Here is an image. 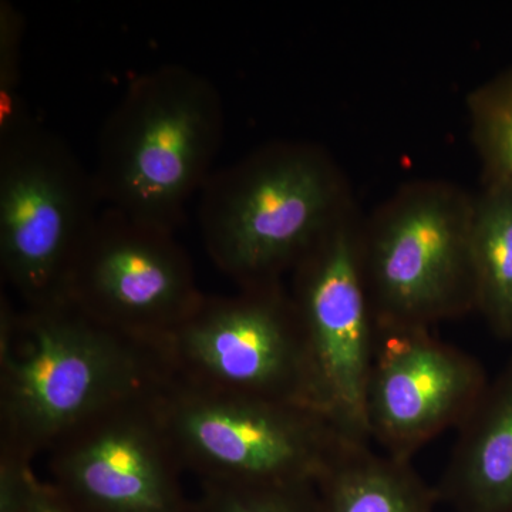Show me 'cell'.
I'll return each mask as SVG.
<instances>
[{"instance_id": "cell-12", "label": "cell", "mask_w": 512, "mask_h": 512, "mask_svg": "<svg viewBox=\"0 0 512 512\" xmlns=\"http://www.w3.org/2000/svg\"><path fill=\"white\" fill-rule=\"evenodd\" d=\"M457 429L437 497L456 512H512V359Z\"/></svg>"}, {"instance_id": "cell-13", "label": "cell", "mask_w": 512, "mask_h": 512, "mask_svg": "<svg viewBox=\"0 0 512 512\" xmlns=\"http://www.w3.org/2000/svg\"><path fill=\"white\" fill-rule=\"evenodd\" d=\"M325 512H433L439 500L410 466L352 440L318 481Z\"/></svg>"}, {"instance_id": "cell-7", "label": "cell", "mask_w": 512, "mask_h": 512, "mask_svg": "<svg viewBox=\"0 0 512 512\" xmlns=\"http://www.w3.org/2000/svg\"><path fill=\"white\" fill-rule=\"evenodd\" d=\"M100 204L93 171L37 121L0 140V266L23 306L63 301Z\"/></svg>"}, {"instance_id": "cell-17", "label": "cell", "mask_w": 512, "mask_h": 512, "mask_svg": "<svg viewBox=\"0 0 512 512\" xmlns=\"http://www.w3.org/2000/svg\"><path fill=\"white\" fill-rule=\"evenodd\" d=\"M25 19L18 9L0 3V140L33 123L20 96V56Z\"/></svg>"}, {"instance_id": "cell-10", "label": "cell", "mask_w": 512, "mask_h": 512, "mask_svg": "<svg viewBox=\"0 0 512 512\" xmlns=\"http://www.w3.org/2000/svg\"><path fill=\"white\" fill-rule=\"evenodd\" d=\"M359 234L352 212L295 266L289 292L330 419L350 439L369 443L365 399L375 350V319L360 266Z\"/></svg>"}, {"instance_id": "cell-15", "label": "cell", "mask_w": 512, "mask_h": 512, "mask_svg": "<svg viewBox=\"0 0 512 512\" xmlns=\"http://www.w3.org/2000/svg\"><path fill=\"white\" fill-rule=\"evenodd\" d=\"M467 110L483 181L512 178V66L468 94Z\"/></svg>"}, {"instance_id": "cell-6", "label": "cell", "mask_w": 512, "mask_h": 512, "mask_svg": "<svg viewBox=\"0 0 512 512\" xmlns=\"http://www.w3.org/2000/svg\"><path fill=\"white\" fill-rule=\"evenodd\" d=\"M154 406L184 471L200 483L318 484L353 440L318 410L170 382Z\"/></svg>"}, {"instance_id": "cell-18", "label": "cell", "mask_w": 512, "mask_h": 512, "mask_svg": "<svg viewBox=\"0 0 512 512\" xmlns=\"http://www.w3.org/2000/svg\"><path fill=\"white\" fill-rule=\"evenodd\" d=\"M0 512H74L50 481L33 466L0 458Z\"/></svg>"}, {"instance_id": "cell-9", "label": "cell", "mask_w": 512, "mask_h": 512, "mask_svg": "<svg viewBox=\"0 0 512 512\" xmlns=\"http://www.w3.org/2000/svg\"><path fill=\"white\" fill-rule=\"evenodd\" d=\"M156 392L93 414L47 451L50 483L74 512H197L154 406Z\"/></svg>"}, {"instance_id": "cell-3", "label": "cell", "mask_w": 512, "mask_h": 512, "mask_svg": "<svg viewBox=\"0 0 512 512\" xmlns=\"http://www.w3.org/2000/svg\"><path fill=\"white\" fill-rule=\"evenodd\" d=\"M224 126L208 77L183 64L140 74L100 130L93 178L101 204L175 232L214 174Z\"/></svg>"}, {"instance_id": "cell-2", "label": "cell", "mask_w": 512, "mask_h": 512, "mask_svg": "<svg viewBox=\"0 0 512 512\" xmlns=\"http://www.w3.org/2000/svg\"><path fill=\"white\" fill-rule=\"evenodd\" d=\"M200 200L204 247L238 288L281 282L355 212L338 165L303 141L266 144L214 171Z\"/></svg>"}, {"instance_id": "cell-8", "label": "cell", "mask_w": 512, "mask_h": 512, "mask_svg": "<svg viewBox=\"0 0 512 512\" xmlns=\"http://www.w3.org/2000/svg\"><path fill=\"white\" fill-rule=\"evenodd\" d=\"M204 298L174 231L104 207L70 268L63 301L107 328L158 343Z\"/></svg>"}, {"instance_id": "cell-4", "label": "cell", "mask_w": 512, "mask_h": 512, "mask_svg": "<svg viewBox=\"0 0 512 512\" xmlns=\"http://www.w3.org/2000/svg\"><path fill=\"white\" fill-rule=\"evenodd\" d=\"M157 345L177 386L306 407L330 419L298 309L282 281L205 295Z\"/></svg>"}, {"instance_id": "cell-14", "label": "cell", "mask_w": 512, "mask_h": 512, "mask_svg": "<svg viewBox=\"0 0 512 512\" xmlns=\"http://www.w3.org/2000/svg\"><path fill=\"white\" fill-rule=\"evenodd\" d=\"M471 261L476 311L495 338L512 339V178L483 181L474 197Z\"/></svg>"}, {"instance_id": "cell-1", "label": "cell", "mask_w": 512, "mask_h": 512, "mask_svg": "<svg viewBox=\"0 0 512 512\" xmlns=\"http://www.w3.org/2000/svg\"><path fill=\"white\" fill-rule=\"evenodd\" d=\"M170 382L157 343L101 325L72 303L0 302V457L30 464L114 404Z\"/></svg>"}, {"instance_id": "cell-5", "label": "cell", "mask_w": 512, "mask_h": 512, "mask_svg": "<svg viewBox=\"0 0 512 512\" xmlns=\"http://www.w3.org/2000/svg\"><path fill=\"white\" fill-rule=\"evenodd\" d=\"M474 197L444 181L403 185L360 225L359 258L376 326L431 328L476 311Z\"/></svg>"}, {"instance_id": "cell-16", "label": "cell", "mask_w": 512, "mask_h": 512, "mask_svg": "<svg viewBox=\"0 0 512 512\" xmlns=\"http://www.w3.org/2000/svg\"><path fill=\"white\" fill-rule=\"evenodd\" d=\"M197 512H325L315 483H200Z\"/></svg>"}, {"instance_id": "cell-11", "label": "cell", "mask_w": 512, "mask_h": 512, "mask_svg": "<svg viewBox=\"0 0 512 512\" xmlns=\"http://www.w3.org/2000/svg\"><path fill=\"white\" fill-rule=\"evenodd\" d=\"M488 383L476 357L437 339L429 328L375 325L367 436L384 454L410 461L434 437L457 429Z\"/></svg>"}]
</instances>
